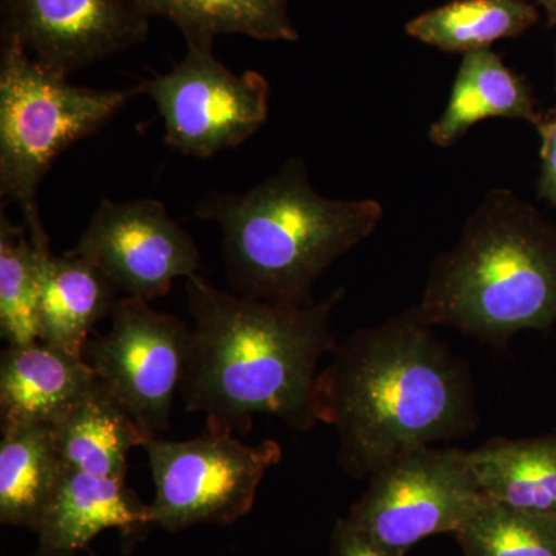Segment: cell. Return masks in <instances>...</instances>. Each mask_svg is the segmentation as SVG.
<instances>
[{"label":"cell","mask_w":556,"mask_h":556,"mask_svg":"<svg viewBox=\"0 0 556 556\" xmlns=\"http://www.w3.org/2000/svg\"><path fill=\"white\" fill-rule=\"evenodd\" d=\"M464 556H556V521L484 496L455 533Z\"/></svg>","instance_id":"obj_22"},{"label":"cell","mask_w":556,"mask_h":556,"mask_svg":"<svg viewBox=\"0 0 556 556\" xmlns=\"http://www.w3.org/2000/svg\"><path fill=\"white\" fill-rule=\"evenodd\" d=\"M98 383L84 358L36 340L9 345L0 356V424L54 427Z\"/></svg>","instance_id":"obj_13"},{"label":"cell","mask_w":556,"mask_h":556,"mask_svg":"<svg viewBox=\"0 0 556 556\" xmlns=\"http://www.w3.org/2000/svg\"><path fill=\"white\" fill-rule=\"evenodd\" d=\"M68 252L97 266L126 298L149 303L200 269L195 241L155 199L102 200Z\"/></svg>","instance_id":"obj_10"},{"label":"cell","mask_w":556,"mask_h":556,"mask_svg":"<svg viewBox=\"0 0 556 556\" xmlns=\"http://www.w3.org/2000/svg\"><path fill=\"white\" fill-rule=\"evenodd\" d=\"M144 448L155 484L152 526L169 532L247 517L263 478L283 455L273 439L248 445L212 431L181 442L150 439Z\"/></svg>","instance_id":"obj_6"},{"label":"cell","mask_w":556,"mask_h":556,"mask_svg":"<svg viewBox=\"0 0 556 556\" xmlns=\"http://www.w3.org/2000/svg\"><path fill=\"white\" fill-rule=\"evenodd\" d=\"M149 21L134 0H2V39L65 78L138 46Z\"/></svg>","instance_id":"obj_11"},{"label":"cell","mask_w":556,"mask_h":556,"mask_svg":"<svg viewBox=\"0 0 556 556\" xmlns=\"http://www.w3.org/2000/svg\"><path fill=\"white\" fill-rule=\"evenodd\" d=\"M146 16L177 25L188 47L212 49L222 35L258 40H299L288 0H134Z\"/></svg>","instance_id":"obj_19"},{"label":"cell","mask_w":556,"mask_h":556,"mask_svg":"<svg viewBox=\"0 0 556 556\" xmlns=\"http://www.w3.org/2000/svg\"><path fill=\"white\" fill-rule=\"evenodd\" d=\"M108 334L89 340L84 361L150 439L169 428L188 364L190 328L141 299L113 306Z\"/></svg>","instance_id":"obj_9"},{"label":"cell","mask_w":556,"mask_h":556,"mask_svg":"<svg viewBox=\"0 0 556 556\" xmlns=\"http://www.w3.org/2000/svg\"><path fill=\"white\" fill-rule=\"evenodd\" d=\"M328 556H399L358 532L346 518L338 519L329 538Z\"/></svg>","instance_id":"obj_23"},{"label":"cell","mask_w":556,"mask_h":556,"mask_svg":"<svg viewBox=\"0 0 556 556\" xmlns=\"http://www.w3.org/2000/svg\"><path fill=\"white\" fill-rule=\"evenodd\" d=\"M546 11L548 24L556 25V0H538Z\"/></svg>","instance_id":"obj_25"},{"label":"cell","mask_w":556,"mask_h":556,"mask_svg":"<svg viewBox=\"0 0 556 556\" xmlns=\"http://www.w3.org/2000/svg\"><path fill=\"white\" fill-rule=\"evenodd\" d=\"M430 325L504 345L556 325V228L532 204L493 189L439 255L417 305Z\"/></svg>","instance_id":"obj_4"},{"label":"cell","mask_w":556,"mask_h":556,"mask_svg":"<svg viewBox=\"0 0 556 556\" xmlns=\"http://www.w3.org/2000/svg\"><path fill=\"white\" fill-rule=\"evenodd\" d=\"M536 22L538 10L527 0H453L409 21L405 31L438 50L466 54L517 38Z\"/></svg>","instance_id":"obj_20"},{"label":"cell","mask_w":556,"mask_h":556,"mask_svg":"<svg viewBox=\"0 0 556 556\" xmlns=\"http://www.w3.org/2000/svg\"><path fill=\"white\" fill-rule=\"evenodd\" d=\"M541 138V170L538 197L556 211V119L544 118L536 126Z\"/></svg>","instance_id":"obj_24"},{"label":"cell","mask_w":556,"mask_h":556,"mask_svg":"<svg viewBox=\"0 0 556 556\" xmlns=\"http://www.w3.org/2000/svg\"><path fill=\"white\" fill-rule=\"evenodd\" d=\"M190 345L181 393L207 431L248 433L255 416L308 431L318 424L314 387L321 357L336 348L331 318L345 289L308 306H281L186 278Z\"/></svg>","instance_id":"obj_2"},{"label":"cell","mask_w":556,"mask_h":556,"mask_svg":"<svg viewBox=\"0 0 556 556\" xmlns=\"http://www.w3.org/2000/svg\"><path fill=\"white\" fill-rule=\"evenodd\" d=\"M548 118L556 119V104H555V108L552 109L551 112H548Z\"/></svg>","instance_id":"obj_26"},{"label":"cell","mask_w":556,"mask_h":556,"mask_svg":"<svg viewBox=\"0 0 556 556\" xmlns=\"http://www.w3.org/2000/svg\"><path fill=\"white\" fill-rule=\"evenodd\" d=\"M0 426V522L36 533L64 468L53 428L39 424Z\"/></svg>","instance_id":"obj_18"},{"label":"cell","mask_w":556,"mask_h":556,"mask_svg":"<svg viewBox=\"0 0 556 556\" xmlns=\"http://www.w3.org/2000/svg\"><path fill=\"white\" fill-rule=\"evenodd\" d=\"M141 87L98 90L68 83L20 43L0 50V199L17 204L31 237L43 236L38 189L62 152L102 129Z\"/></svg>","instance_id":"obj_5"},{"label":"cell","mask_w":556,"mask_h":556,"mask_svg":"<svg viewBox=\"0 0 556 556\" xmlns=\"http://www.w3.org/2000/svg\"><path fill=\"white\" fill-rule=\"evenodd\" d=\"M152 526L126 479L101 478L64 466L60 484L40 519L35 556H76L108 529L131 536Z\"/></svg>","instance_id":"obj_12"},{"label":"cell","mask_w":556,"mask_h":556,"mask_svg":"<svg viewBox=\"0 0 556 556\" xmlns=\"http://www.w3.org/2000/svg\"><path fill=\"white\" fill-rule=\"evenodd\" d=\"M195 217L222 230L226 276L236 294L308 306L321 274L375 232L383 207L376 200L321 195L305 161L289 159L247 192L207 193Z\"/></svg>","instance_id":"obj_3"},{"label":"cell","mask_w":556,"mask_h":556,"mask_svg":"<svg viewBox=\"0 0 556 556\" xmlns=\"http://www.w3.org/2000/svg\"><path fill=\"white\" fill-rule=\"evenodd\" d=\"M33 244L40 260L39 340L84 358L91 329L118 302V288L86 258L51 254L49 239Z\"/></svg>","instance_id":"obj_14"},{"label":"cell","mask_w":556,"mask_h":556,"mask_svg":"<svg viewBox=\"0 0 556 556\" xmlns=\"http://www.w3.org/2000/svg\"><path fill=\"white\" fill-rule=\"evenodd\" d=\"M482 495L556 521V434L492 439L468 452Z\"/></svg>","instance_id":"obj_16"},{"label":"cell","mask_w":556,"mask_h":556,"mask_svg":"<svg viewBox=\"0 0 556 556\" xmlns=\"http://www.w3.org/2000/svg\"><path fill=\"white\" fill-rule=\"evenodd\" d=\"M40 260L27 226L0 212V332L9 345L39 340Z\"/></svg>","instance_id":"obj_21"},{"label":"cell","mask_w":556,"mask_h":556,"mask_svg":"<svg viewBox=\"0 0 556 556\" xmlns=\"http://www.w3.org/2000/svg\"><path fill=\"white\" fill-rule=\"evenodd\" d=\"M368 479L367 492L346 519L399 556L426 538L455 535L484 500L468 452L457 448L424 445Z\"/></svg>","instance_id":"obj_7"},{"label":"cell","mask_w":556,"mask_h":556,"mask_svg":"<svg viewBox=\"0 0 556 556\" xmlns=\"http://www.w3.org/2000/svg\"><path fill=\"white\" fill-rule=\"evenodd\" d=\"M314 412L336 428L340 467L356 479L412 450L467 437L479 422L466 362L417 305L334 348L316 379Z\"/></svg>","instance_id":"obj_1"},{"label":"cell","mask_w":556,"mask_h":556,"mask_svg":"<svg viewBox=\"0 0 556 556\" xmlns=\"http://www.w3.org/2000/svg\"><path fill=\"white\" fill-rule=\"evenodd\" d=\"M138 86L159 109L164 142L193 159L239 148L269 116L268 79L255 70L237 75L203 47H188L169 73Z\"/></svg>","instance_id":"obj_8"},{"label":"cell","mask_w":556,"mask_h":556,"mask_svg":"<svg viewBox=\"0 0 556 556\" xmlns=\"http://www.w3.org/2000/svg\"><path fill=\"white\" fill-rule=\"evenodd\" d=\"M522 119L538 124L543 116L529 86L490 49L464 54L445 112L428 138L439 148L456 144L475 124L486 118Z\"/></svg>","instance_id":"obj_15"},{"label":"cell","mask_w":556,"mask_h":556,"mask_svg":"<svg viewBox=\"0 0 556 556\" xmlns=\"http://www.w3.org/2000/svg\"><path fill=\"white\" fill-rule=\"evenodd\" d=\"M51 428L62 464L101 478L126 479L130 450L150 441L100 379L89 396Z\"/></svg>","instance_id":"obj_17"}]
</instances>
